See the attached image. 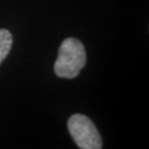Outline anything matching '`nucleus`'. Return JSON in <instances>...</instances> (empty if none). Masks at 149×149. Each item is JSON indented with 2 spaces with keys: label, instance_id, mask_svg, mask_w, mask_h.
I'll use <instances>...</instances> for the list:
<instances>
[{
  "label": "nucleus",
  "instance_id": "1",
  "mask_svg": "<svg viewBox=\"0 0 149 149\" xmlns=\"http://www.w3.org/2000/svg\"><path fill=\"white\" fill-rule=\"evenodd\" d=\"M86 52L82 43L76 38H67L59 47L54 63V73L63 79H74L85 66Z\"/></svg>",
  "mask_w": 149,
  "mask_h": 149
},
{
  "label": "nucleus",
  "instance_id": "2",
  "mask_svg": "<svg viewBox=\"0 0 149 149\" xmlns=\"http://www.w3.org/2000/svg\"><path fill=\"white\" fill-rule=\"evenodd\" d=\"M67 127L74 143L80 149H101L103 141L96 126L91 119L80 113L68 119Z\"/></svg>",
  "mask_w": 149,
  "mask_h": 149
},
{
  "label": "nucleus",
  "instance_id": "3",
  "mask_svg": "<svg viewBox=\"0 0 149 149\" xmlns=\"http://www.w3.org/2000/svg\"><path fill=\"white\" fill-rule=\"evenodd\" d=\"M13 45V36L7 29L0 28V64L7 57Z\"/></svg>",
  "mask_w": 149,
  "mask_h": 149
}]
</instances>
